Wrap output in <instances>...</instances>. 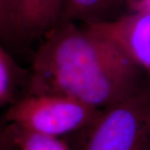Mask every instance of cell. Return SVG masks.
<instances>
[{
  "label": "cell",
  "mask_w": 150,
  "mask_h": 150,
  "mask_svg": "<svg viewBox=\"0 0 150 150\" xmlns=\"http://www.w3.org/2000/svg\"><path fill=\"white\" fill-rule=\"evenodd\" d=\"M13 88V65L9 56L0 47V107L10 101Z\"/></svg>",
  "instance_id": "ba28073f"
},
{
  "label": "cell",
  "mask_w": 150,
  "mask_h": 150,
  "mask_svg": "<svg viewBox=\"0 0 150 150\" xmlns=\"http://www.w3.org/2000/svg\"><path fill=\"white\" fill-rule=\"evenodd\" d=\"M101 109L61 94H28L13 103L4 118L24 129L60 137L87 130Z\"/></svg>",
  "instance_id": "3957f363"
},
{
  "label": "cell",
  "mask_w": 150,
  "mask_h": 150,
  "mask_svg": "<svg viewBox=\"0 0 150 150\" xmlns=\"http://www.w3.org/2000/svg\"><path fill=\"white\" fill-rule=\"evenodd\" d=\"M18 31L46 33L61 18L64 0H16Z\"/></svg>",
  "instance_id": "5b68a950"
},
{
  "label": "cell",
  "mask_w": 150,
  "mask_h": 150,
  "mask_svg": "<svg viewBox=\"0 0 150 150\" xmlns=\"http://www.w3.org/2000/svg\"><path fill=\"white\" fill-rule=\"evenodd\" d=\"M17 1L0 0V34L18 32Z\"/></svg>",
  "instance_id": "9c48e42d"
},
{
  "label": "cell",
  "mask_w": 150,
  "mask_h": 150,
  "mask_svg": "<svg viewBox=\"0 0 150 150\" xmlns=\"http://www.w3.org/2000/svg\"><path fill=\"white\" fill-rule=\"evenodd\" d=\"M34 56L28 94H61L103 109L145 85L144 70L89 27L59 23Z\"/></svg>",
  "instance_id": "6da1fadb"
},
{
  "label": "cell",
  "mask_w": 150,
  "mask_h": 150,
  "mask_svg": "<svg viewBox=\"0 0 150 150\" xmlns=\"http://www.w3.org/2000/svg\"><path fill=\"white\" fill-rule=\"evenodd\" d=\"M0 150H18L6 127H0Z\"/></svg>",
  "instance_id": "8fae6325"
},
{
  "label": "cell",
  "mask_w": 150,
  "mask_h": 150,
  "mask_svg": "<svg viewBox=\"0 0 150 150\" xmlns=\"http://www.w3.org/2000/svg\"><path fill=\"white\" fill-rule=\"evenodd\" d=\"M85 25L118 45L150 80V13H130Z\"/></svg>",
  "instance_id": "277c9868"
},
{
  "label": "cell",
  "mask_w": 150,
  "mask_h": 150,
  "mask_svg": "<svg viewBox=\"0 0 150 150\" xmlns=\"http://www.w3.org/2000/svg\"><path fill=\"white\" fill-rule=\"evenodd\" d=\"M79 150H150V87L101 109Z\"/></svg>",
  "instance_id": "7a4b0ae2"
},
{
  "label": "cell",
  "mask_w": 150,
  "mask_h": 150,
  "mask_svg": "<svg viewBox=\"0 0 150 150\" xmlns=\"http://www.w3.org/2000/svg\"><path fill=\"white\" fill-rule=\"evenodd\" d=\"M118 0H64L59 23L83 21L85 24L100 21V15Z\"/></svg>",
  "instance_id": "52a82bcc"
},
{
  "label": "cell",
  "mask_w": 150,
  "mask_h": 150,
  "mask_svg": "<svg viewBox=\"0 0 150 150\" xmlns=\"http://www.w3.org/2000/svg\"><path fill=\"white\" fill-rule=\"evenodd\" d=\"M6 129L18 150H71L60 137L40 134L9 123Z\"/></svg>",
  "instance_id": "8992f818"
},
{
  "label": "cell",
  "mask_w": 150,
  "mask_h": 150,
  "mask_svg": "<svg viewBox=\"0 0 150 150\" xmlns=\"http://www.w3.org/2000/svg\"><path fill=\"white\" fill-rule=\"evenodd\" d=\"M125 3L131 13H150V0H118Z\"/></svg>",
  "instance_id": "30bf717a"
}]
</instances>
